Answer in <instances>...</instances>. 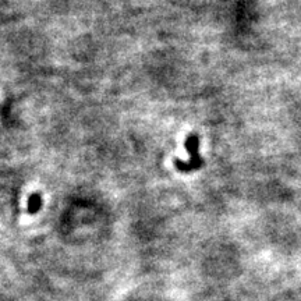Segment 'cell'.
Returning a JSON list of instances; mask_svg holds the SVG:
<instances>
[{
    "mask_svg": "<svg viewBox=\"0 0 301 301\" xmlns=\"http://www.w3.org/2000/svg\"><path fill=\"white\" fill-rule=\"evenodd\" d=\"M39 207H40L39 195H36V194L32 195V197H31V200H29V208H28V209H29V212H31V214L36 212V211L39 209Z\"/></svg>",
    "mask_w": 301,
    "mask_h": 301,
    "instance_id": "6da1fadb",
    "label": "cell"
}]
</instances>
